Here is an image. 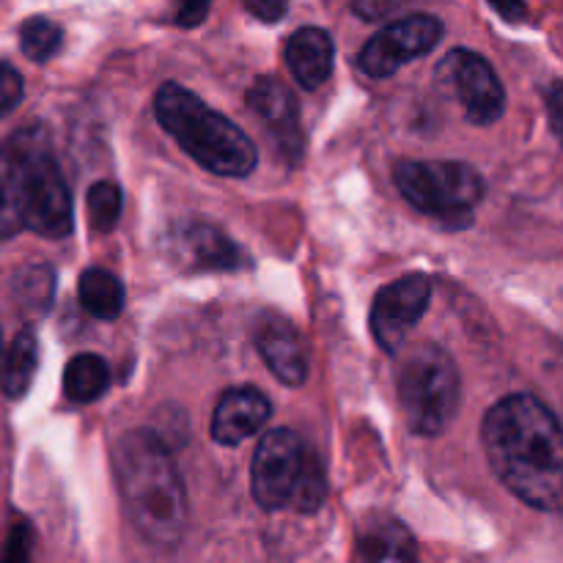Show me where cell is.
Returning a JSON list of instances; mask_svg holds the SVG:
<instances>
[{
    "instance_id": "cell-24",
    "label": "cell",
    "mask_w": 563,
    "mask_h": 563,
    "mask_svg": "<svg viewBox=\"0 0 563 563\" xmlns=\"http://www.w3.org/2000/svg\"><path fill=\"white\" fill-rule=\"evenodd\" d=\"M22 91H25V82H22L20 71L5 64V60H0V119L20 104Z\"/></svg>"
},
{
    "instance_id": "cell-26",
    "label": "cell",
    "mask_w": 563,
    "mask_h": 563,
    "mask_svg": "<svg viewBox=\"0 0 563 563\" xmlns=\"http://www.w3.org/2000/svg\"><path fill=\"white\" fill-rule=\"evenodd\" d=\"M31 555V531L27 526H16L3 548V561H25Z\"/></svg>"
},
{
    "instance_id": "cell-18",
    "label": "cell",
    "mask_w": 563,
    "mask_h": 563,
    "mask_svg": "<svg viewBox=\"0 0 563 563\" xmlns=\"http://www.w3.org/2000/svg\"><path fill=\"white\" fill-rule=\"evenodd\" d=\"M80 306L91 313L93 319L113 322L124 311V284L113 273L102 267H91L80 275Z\"/></svg>"
},
{
    "instance_id": "cell-12",
    "label": "cell",
    "mask_w": 563,
    "mask_h": 563,
    "mask_svg": "<svg viewBox=\"0 0 563 563\" xmlns=\"http://www.w3.org/2000/svg\"><path fill=\"white\" fill-rule=\"evenodd\" d=\"M273 416V405L262 390L229 388L220 396L212 416V438L220 445H240L242 440L253 438Z\"/></svg>"
},
{
    "instance_id": "cell-17",
    "label": "cell",
    "mask_w": 563,
    "mask_h": 563,
    "mask_svg": "<svg viewBox=\"0 0 563 563\" xmlns=\"http://www.w3.org/2000/svg\"><path fill=\"white\" fill-rule=\"evenodd\" d=\"M38 366V341L36 333L31 328L20 330L14 335V341L9 344V350L3 352V361H0V388L9 399H20L27 394L33 383V374Z\"/></svg>"
},
{
    "instance_id": "cell-29",
    "label": "cell",
    "mask_w": 563,
    "mask_h": 563,
    "mask_svg": "<svg viewBox=\"0 0 563 563\" xmlns=\"http://www.w3.org/2000/svg\"><path fill=\"white\" fill-rule=\"evenodd\" d=\"M489 3H493L495 9L500 11V16H506V20H520V16L526 14V0H489Z\"/></svg>"
},
{
    "instance_id": "cell-10",
    "label": "cell",
    "mask_w": 563,
    "mask_h": 563,
    "mask_svg": "<svg viewBox=\"0 0 563 563\" xmlns=\"http://www.w3.org/2000/svg\"><path fill=\"white\" fill-rule=\"evenodd\" d=\"M432 300V284L427 275H405L385 286L372 306V333L385 352H399Z\"/></svg>"
},
{
    "instance_id": "cell-13",
    "label": "cell",
    "mask_w": 563,
    "mask_h": 563,
    "mask_svg": "<svg viewBox=\"0 0 563 563\" xmlns=\"http://www.w3.org/2000/svg\"><path fill=\"white\" fill-rule=\"evenodd\" d=\"M176 258L190 269H240L245 264V253L229 240L220 229L207 223H187L176 229Z\"/></svg>"
},
{
    "instance_id": "cell-27",
    "label": "cell",
    "mask_w": 563,
    "mask_h": 563,
    "mask_svg": "<svg viewBox=\"0 0 563 563\" xmlns=\"http://www.w3.org/2000/svg\"><path fill=\"white\" fill-rule=\"evenodd\" d=\"M245 9L262 22H278L289 9V0H245Z\"/></svg>"
},
{
    "instance_id": "cell-16",
    "label": "cell",
    "mask_w": 563,
    "mask_h": 563,
    "mask_svg": "<svg viewBox=\"0 0 563 563\" xmlns=\"http://www.w3.org/2000/svg\"><path fill=\"white\" fill-rule=\"evenodd\" d=\"M418 555L416 539L405 522L388 515H372L357 531V559L363 561H412Z\"/></svg>"
},
{
    "instance_id": "cell-3",
    "label": "cell",
    "mask_w": 563,
    "mask_h": 563,
    "mask_svg": "<svg viewBox=\"0 0 563 563\" xmlns=\"http://www.w3.org/2000/svg\"><path fill=\"white\" fill-rule=\"evenodd\" d=\"M115 478L135 531L154 548L170 550L187 528V493L163 440L135 429L115 445Z\"/></svg>"
},
{
    "instance_id": "cell-21",
    "label": "cell",
    "mask_w": 563,
    "mask_h": 563,
    "mask_svg": "<svg viewBox=\"0 0 563 563\" xmlns=\"http://www.w3.org/2000/svg\"><path fill=\"white\" fill-rule=\"evenodd\" d=\"M64 31L47 16H31L20 25V47L31 60H49L60 49Z\"/></svg>"
},
{
    "instance_id": "cell-11",
    "label": "cell",
    "mask_w": 563,
    "mask_h": 563,
    "mask_svg": "<svg viewBox=\"0 0 563 563\" xmlns=\"http://www.w3.org/2000/svg\"><path fill=\"white\" fill-rule=\"evenodd\" d=\"M247 104L256 113V119L264 121L280 152L291 159H300L302 130L300 104H297L295 93L275 77H258L251 91H247Z\"/></svg>"
},
{
    "instance_id": "cell-8",
    "label": "cell",
    "mask_w": 563,
    "mask_h": 563,
    "mask_svg": "<svg viewBox=\"0 0 563 563\" xmlns=\"http://www.w3.org/2000/svg\"><path fill=\"white\" fill-rule=\"evenodd\" d=\"M438 82L462 104L471 124L487 126L504 115L506 91L493 64L473 49H451L438 66Z\"/></svg>"
},
{
    "instance_id": "cell-23",
    "label": "cell",
    "mask_w": 563,
    "mask_h": 563,
    "mask_svg": "<svg viewBox=\"0 0 563 563\" xmlns=\"http://www.w3.org/2000/svg\"><path fill=\"white\" fill-rule=\"evenodd\" d=\"M328 498V476H324V465L317 456V451H308L306 471H302L300 487H297L295 500H291V509L300 511V515H313L319 506Z\"/></svg>"
},
{
    "instance_id": "cell-5",
    "label": "cell",
    "mask_w": 563,
    "mask_h": 563,
    "mask_svg": "<svg viewBox=\"0 0 563 563\" xmlns=\"http://www.w3.org/2000/svg\"><path fill=\"white\" fill-rule=\"evenodd\" d=\"M460 372L443 346L421 344L407 355L399 372V401L412 434H443L460 410Z\"/></svg>"
},
{
    "instance_id": "cell-22",
    "label": "cell",
    "mask_w": 563,
    "mask_h": 563,
    "mask_svg": "<svg viewBox=\"0 0 563 563\" xmlns=\"http://www.w3.org/2000/svg\"><path fill=\"white\" fill-rule=\"evenodd\" d=\"M88 223L97 234H110L115 229L121 218V198L119 185L113 181H97V185L88 190Z\"/></svg>"
},
{
    "instance_id": "cell-30",
    "label": "cell",
    "mask_w": 563,
    "mask_h": 563,
    "mask_svg": "<svg viewBox=\"0 0 563 563\" xmlns=\"http://www.w3.org/2000/svg\"><path fill=\"white\" fill-rule=\"evenodd\" d=\"M0 352H3V330H0Z\"/></svg>"
},
{
    "instance_id": "cell-20",
    "label": "cell",
    "mask_w": 563,
    "mask_h": 563,
    "mask_svg": "<svg viewBox=\"0 0 563 563\" xmlns=\"http://www.w3.org/2000/svg\"><path fill=\"white\" fill-rule=\"evenodd\" d=\"M53 291H55V273L47 264H33L16 275V300L22 308L33 313H44L53 306Z\"/></svg>"
},
{
    "instance_id": "cell-28",
    "label": "cell",
    "mask_w": 563,
    "mask_h": 563,
    "mask_svg": "<svg viewBox=\"0 0 563 563\" xmlns=\"http://www.w3.org/2000/svg\"><path fill=\"white\" fill-rule=\"evenodd\" d=\"M548 115L555 137L563 143V82H555L548 93Z\"/></svg>"
},
{
    "instance_id": "cell-2",
    "label": "cell",
    "mask_w": 563,
    "mask_h": 563,
    "mask_svg": "<svg viewBox=\"0 0 563 563\" xmlns=\"http://www.w3.org/2000/svg\"><path fill=\"white\" fill-rule=\"evenodd\" d=\"M71 196L44 126H25L0 143V242L22 229L47 240L71 234Z\"/></svg>"
},
{
    "instance_id": "cell-4",
    "label": "cell",
    "mask_w": 563,
    "mask_h": 563,
    "mask_svg": "<svg viewBox=\"0 0 563 563\" xmlns=\"http://www.w3.org/2000/svg\"><path fill=\"white\" fill-rule=\"evenodd\" d=\"M154 113L163 130L201 168L231 179L247 176L256 168L258 152L251 137L185 86L165 82L154 97Z\"/></svg>"
},
{
    "instance_id": "cell-19",
    "label": "cell",
    "mask_w": 563,
    "mask_h": 563,
    "mask_svg": "<svg viewBox=\"0 0 563 563\" xmlns=\"http://www.w3.org/2000/svg\"><path fill=\"white\" fill-rule=\"evenodd\" d=\"M108 385V363L99 355H93V352H82V355L71 357L64 372V394L75 405H91L99 396H104Z\"/></svg>"
},
{
    "instance_id": "cell-7",
    "label": "cell",
    "mask_w": 563,
    "mask_h": 563,
    "mask_svg": "<svg viewBox=\"0 0 563 563\" xmlns=\"http://www.w3.org/2000/svg\"><path fill=\"white\" fill-rule=\"evenodd\" d=\"M308 451L311 445L302 443L300 434L291 429H273L264 434L251 465V489L262 509H291L306 471Z\"/></svg>"
},
{
    "instance_id": "cell-1",
    "label": "cell",
    "mask_w": 563,
    "mask_h": 563,
    "mask_svg": "<svg viewBox=\"0 0 563 563\" xmlns=\"http://www.w3.org/2000/svg\"><path fill=\"white\" fill-rule=\"evenodd\" d=\"M489 467L506 489L537 511H563V427L544 401L511 394L482 423Z\"/></svg>"
},
{
    "instance_id": "cell-15",
    "label": "cell",
    "mask_w": 563,
    "mask_h": 563,
    "mask_svg": "<svg viewBox=\"0 0 563 563\" xmlns=\"http://www.w3.org/2000/svg\"><path fill=\"white\" fill-rule=\"evenodd\" d=\"M258 352L280 383L300 388L308 379V355L302 339L286 319H273L258 333Z\"/></svg>"
},
{
    "instance_id": "cell-25",
    "label": "cell",
    "mask_w": 563,
    "mask_h": 563,
    "mask_svg": "<svg viewBox=\"0 0 563 563\" xmlns=\"http://www.w3.org/2000/svg\"><path fill=\"white\" fill-rule=\"evenodd\" d=\"M174 9V22L179 27H196L207 20L212 0H170Z\"/></svg>"
},
{
    "instance_id": "cell-14",
    "label": "cell",
    "mask_w": 563,
    "mask_h": 563,
    "mask_svg": "<svg viewBox=\"0 0 563 563\" xmlns=\"http://www.w3.org/2000/svg\"><path fill=\"white\" fill-rule=\"evenodd\" d=\"M335 44L322 27H300L286 42V64L302 88H319L333 75Z\"/></svg>"
},
{
    "instance_id": "cell-6",
    "label": "cell",
    "mask_w": 563,
    "mask_h": 563,
    "mask_svg": "<svg viewBox=\"0 0 563 563\" xmlns=\"http://www.w3.org/2000/svg\"><path fill=\"white\" fill-rule=\"evenodd\" d=\"M394 181L418 212L438 218L451 229L471 223L473 209L484 198L482 174L467 163L399 159L394 165Z\"/></svg>"
},
{
    "instance_id": "cell-9",
    "label": "cell",
    "mask_w": 563,
    "mask_h": 563,
    "mask_svg": "<svg viewBox=\"0 0 563 563\" xmlns=\"http://www.w3.org/2000/svg\"><path fill=\"white\" fill-rule=\"evenodd\" d=\"M440 36H443V22L432 14H412L390 22L366 42L361 53V69L368 77L396 75L405 64L438 47Z\"/></svg>"
}]
</instances>
